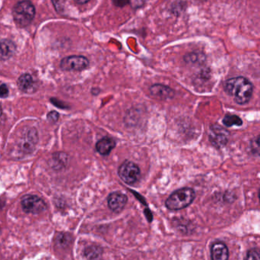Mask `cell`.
Wrapping results in <instances>:
<instances>
[{
  "label": "cell",
  "mask_w": 260,
  "mask_h": 260,
  "mask_svg": "<svg viewBox=\"0 0 260 260\" xmlns=\"http://www.w3.org/2000/svg\"><path fill=\"white\" fill-rule=\"evenodd\" d=\"M224 88L226 93L233 96L239 105L247 103L253 96V84L242 76L229 79L224 82Z\"/></svg>",
  "instance_id": "6da1fadb"
},
{
  "label": "cell",
  "mask_w": 260,
  "mask_h": 260,
  "mask_svg": "<svg viewBox=\"0 0 260 260\" xmlns=\"http://www.w3.org/2000/svg\"><path fill=\"white\" fill-rule=\"evenodd\" d=\"M195 191L190 188H183L174 192L167 199L165 205L169 210L177 211L185 209L193 201Z\"/></svg>",
  "instance_id": "7a4b0ae2"
},
{
  "label": "cell",
  "mask_w": 260,
  "mask_h": 260,
  "mask_svg": "<svg viewBox=\"0 0 260 260\" xmlns=\"http://www.w3.org/2000/svg\"><path fill=\"white\" fill-rule=\"evenodd\" d=\"M12 15L17 25L25 27L35 18V6L29 1L18 2L14 7Z\"/></svg>",
  "instance_id": "3957f363"
},
{
  "label": "cell",
  "mask_w": 260,
  "mask_h": 260,
  "mask_svg": "<svg viewBox=\"0 0 260 260\" xmlns=\"http://www.w3.org/2000/svg\"><path fill=\"white\" fill-rule=\"evenodd\" d=\"M118 175L125 183L133 185L137 183L140 179L141 171L136 163L126 160L119 167Z\"/></svg>",
  "instance_id": "277c9868"
},
{
  "label": "cell",
  "mask_w": 260,
  "mask_h": 260,
  "mask_svg": "<svg viewBox=\"0 0 260 260\" xmlns=\"http://www.w3.org/2000/svg\"><path fill=\"white\" fill-rule=\"evenodd\" d=\"M21 205L24 212L33 215L42 213L47 208L45 201L35 195H26L23 196Z\"/></svg>",
  "instance_id": "5b68a950"
},
{
  "label": "cell",
  "mask_w": 260,
  "mask_h": 260,
  "mask_svg": "<svg viewBox=\"0 0 260 260\" xmlns=\"http://www.w3.org/2000/svg\"><path fill=\"white\" fill-rule=\"evenodd\" d=\"M89 67V61L83 56H70L61 61L60 67L65 71H82Z\"/></svg>",
  "instance_id": "8992f818"
},
{
  "label": "cell",
  "mask_w": 260,
  "mask_h": 260,
  "mask_svg": "<svg viewBox=\"0 0 260 260\" xmlns=\"http://www.w3.org/2000/svg\"><path fill=\"white\" fill-rule=\"evenodd\" d=\"M209 140L214 146L221 148L227 143L229 133L219 125H212L209 131Z\"/></svg>",
  "instance_id": "52a82bcc"
},
{
  "label": "cell",
  "mask_w": 260,
  "mask_h": 260,
  "mask_svg": "<svg viewBox=\"0 0 260 260\" xmlns=\"http://www.w3.org/2000/svg\"><path fill=\"white\" fill-rule=\"evenodd\" d=\"M149 93L154 99L160 100L171 99L175 96V93L171 87L163 84H154L149 88Z\"/></svg>",
  "instance_id": "ba28073f"
},
{
  "label": "cell",
  "mask_w": 260,
  "mask_h": 260,
  "mask_svg": "<svg viewBox=\"0 0 260 260\" xmlns=\"http://www.w3.org/2000/svg\"><path fill=\"white\" fill-rule=\"evenodd\" d=\"M127 201V196L118 192H113L108 198V206L114 212H121L126 206Z\"/></svg>",
  "instance_id": "9c48e42d"
},
{
  "label": "cell",
  "mask_w": 260,
  "mask_h": 260,
  "mask_svg": "<svg viewBox=\"0 0 260 260\" xmlns=\"http://www.w3.org/2000/svg\"><path fill=\"white\" fill-rule=\"evenodd\" d=\"M115 140L111 137H105L99 140L96 143V150L101 155L107 156L111 154L116 147Z\"/></svg>",
  "instance_id": "30bf717a"
},
{
  "label": "cell",
  "mask_w": 260,
  "mask_h": 260,
  "mask_svg": "<svg viewBox=\"0 0 260 260\" xmlns=\"http://www.w3.org/2000/svg\"><path fill=\"white\" fill-rule=\"evenodd\" d=\"M211 256H212V260L229 259V253L227 246L223 243H215L212 247Z\"/></svg>",
  "instance_id": "8fae6325"
},
{
  "label": "cell",
  "mask_w": 260,
  "mask_h": 260,
  "mask_svg": "<svg viewBox=\"0 0 260 260\" xmlns=\"http://www.w3.org/2000/svg\"><path fill=\"white\" fill-rule=\"evenodd\" d=\"M18 85L20 90L24 93H33L36 89L35 81L30 74L21 75L19 79H18Z\"/></svg>",
  "instance_id": "7c38bea8"
},
{
  "label": "cell",
  "mask_w": 260,
  "mask_h": 260,
  "mask_svg": "<svg viewBox=\"0 0 260 260\" xmlns=\"http://www.w3.org/2000/svg\"><path fill=\"white\" fill-rule=\"evenodd\" d=\"M16 50L15 44L9 40L0 41V59L8 60L13 56Z\"/></svg>",
  "instance_id": "4fadbf2b"
},
{
  "label": "cell",
  "mask_w": 260,
  "mask_h": 260,
  "mask_svg": "<svg viewBox=\"0 0 260 260\" xmlns=\"http://www.w3.org/2000/svg\"><path fill=\"white\" fill-rule=\"evenodd\" d=\"M38 140V135H37V131L35 130L30 131L27 136L23 139L22 143H21V150L24 153H30L33 151L34 146L37 143Z\"/></svg>",
  "instance_id": "5bb4252c"
},
{
  "label": "cell",
  "mask_w": 260,
  "mask_h": 260,
  "mask_svg": "<svg viewBox=\"0 0 260 260\" xmlns=\"http://www.w3.org/2000/svg\"><path fill=\"white\" fill-rule=\"evenodd\" d=\"M102 249L98 246H90L84 251V255L88 259H95L102 254Z\"/></svg>",
  "instance_id": "9a60e30c"
},
{
  "label": "cell",
  "mask_w": 260,
  "mask_h": 260,
  "mask_svg": "<svg viewBox=\"0 0 260 260\" xmlns=\"http://www.w3.org/2000/svg\"><path fill=\"white\" fill-rule=\"evenodd\" d=\"M52 167L53 169H61V167L65 166L67 161V155L65 154H56L53 155L52 158Z\"/></svg>",
  "instance_id": "2e32d148"
},
{
  "label": "cell",
  "mask_w": 260,
  "mask_h": 260,
  "mask_svg": "<svg viewBox=\"0 0 260 260\" xmlns=\"http://www.w3.org/2000/svg\"><path fill=\"white\" fill-rule=\"evenodd\" d=\"M223 123L227 127H232L234 125L241 126L243 125L241 118L237 115H226L223 119Z\"/></svg>",
  "instance_id": "e0dca14e"
},
{
  "label": "cell",
  "mask_w": 260,
  "mask_h": 260,
  "mask_svg": "<svg viewBox=\"0 0 260 260\" xmlns=\"http://www.w3.org/2000/svg\"><path fill=\"white\" fill-rule=\"evenodd\" d=\"M252 152L256 155L260 156V135L255 137L250 143Z\"/></svg>",
  "instance_id": "ac0fdd59"
},
{
  "label": "cell",
  "mask_w": 260,
  "mask_h": 260,
  "mask_svg": "<svg viewBox=\"0 0 260 260\" xmlns=\"http://www.w3.org/2000/svg\"><path fill=\"white\" fill-rule=\"evenodd\" d=\"M244 260H260V251L258 249H252L247 253Z\"/></svg>",
  "instance_id": "d6986e66"
},
{
  "label": "cell",
  "mask_w": 260,
  "mask_h": 260,
  "mask_svg": "<svg viewBox=\"0 0 260 260\" xmlns=\"http://www.w3.org/2000/svg\"><path fill=\"white\" fill-rule=\"evenodd\" d=\"M70 238L68 235H59L56 238V243L61 247H66L70 244Z\"/></svg>",
  "instance_id": "ffe728a7"
},
{
  "label": "cell",
  "mask_w": 260,
  "mask_h": 260,
  "mask_svg": "<svg viewBox=\"0 0 260 260\" xmlns=\"http://www.w3.org/2000/svg\"><path fill=\"white\" fill-rule=\"evenodd\" d=\"M47 119L51 122H57L59 119V113L55 111H51L47 114Z\"/></svg>",
  "instance_id": "44dd1931"
},
{
  "label": "cell",
  "mask_w": 260,
  "mask_h": 260,
  "mask_svg": "<svg viewBox=\"0 0 260 260\" xmlns=\"http://www.w3.org/2000/svg\"><path fill=\"white\" fill-rule=\"evenodd\" d=\"M9 95V89L6 84L0 85V98L7 97Z\"/></svg>",
  "instance_id": "7402d4cb"
},
{
  "label": "cell",
  "mask_w": 260,
  "mask_h": 260,
  "mask_svg": "<svg viewBox=\"0 0 260 260\" xmlns=\"http://www.w3.org/2000/svg\"><path fill=\"white\" fill-rule=\"evenodd\" d=\"M52 102H53V105H56V106L59 107V108H68V106H67V105H65V104L63 103V102H60V101L58 100V99H52L51 100Z\"/></svg>",
  "instance_id": "603a6c76"
},
{
  "label": "cell",
  "mask_w": 260,
  "mask_h": 260,
  "mask_svg": "<svg viewBox=\"0 0 260 260\" xmlns=\"http://www.w3.org/2000/svg\"><path fill=\"white\" fill-rule=\"evenodd\" d=\"M114 4L117 6H120V7H123V6H126V4H129V2H114Z\"/></svg>",
  "instance_id": "cb8c5ba5"
},
{
  "label": "cell",
  "mask_w": 260,
  "mask_h": 260,
  "mask_svg": "<svg viewBox=\"0 0 260 260\" xmlns=\"http://www.w3.org/2000/svg\"><path fill=\"white\" fill-rule=\"evenodd\" d=\"M88 1H80V0H77V1H76V3H77L78 4L82 5V4H85V3H88Z\"/></svg>",
  "instance_id": "d4e9b609"
},
{
  "label": "cell",
  "mask_w": 260,
  "mask_h": 260,
  "mask_svg": "<svg viewBox=\"0 0 260 260\" xmlns=\"http://www.w3.org/2000/svg\"><path fill=\"white\" fill-rule=\"evenodd\" d=\"M2 114H3V108H2L1 105H0V117H1Z\"/></svg>",
  "instance_id": "484cf974"
},
{
  "label": "cell",
  "mask_w": 260,
  "mask_h": 260,
  "mask_svg": "<svg viewBox=\"0 0 260 260\" xmlns=\"http://www.w3.org/2000/svg\"><path fill=\"white\" fill-rule=\"evenodd\" d=\"M259 200H260V190H259Z\"/></svg>",
  "instance_id": "4316f807"
}]
</instances>
